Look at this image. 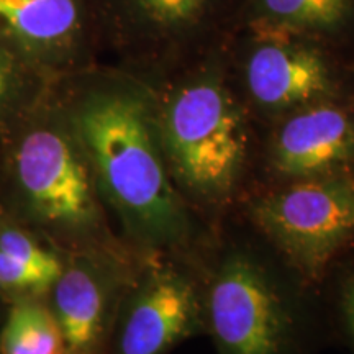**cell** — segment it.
Segmentation results:
<instances>
[{"label":"cell","instance_id":"4fadbf2b","mask_svg":"<svg viewBox=\"0 0 354 354\" xmlns=\"http://www.w3.org/2000/svg\"><path fill=\"white\" fill-rule=\"evenodd\" d=\"M353 10V0H256V13L274 32H335Z\"/></svg>","mask_w":354,"mask_h":354},{"label":"cell","instance_id":"3957f363","mask_svg":"<svg viewBox=\"0 0 354 354\" xmlns=\"http://www.w3.org/2000/svg\"><path fill=\"white\" fill-rule=\"evenodd\" d=\"M171 177L184 201L214 209L236 196L245 179L250 136L245 113L215 74L180 84L158 109Z\"/></svg>","mask_w":354,"mask_h":354},{"label":"cell","instance_id":"7c38bea8","mask_svg":"<svg viewBox=\"0 0 354 354\" xmlns=\"http://www.w3.org/2000/svg\"><path fill=\"white\" fill-rule=\"evenodd\" d=\"M0 354H68L46 297L15 300L0 330Z\"/></svg>","mask_w":354,"mask_h":354},{"label":"cell","instance_id":"2e32d148","mask_svg":"<svg viewBox=\"0 0 354 354\" xmlns=\"http://www.w3.org/2000/svg\"><path fill=\"white\" fill-rule=\"evenodd\" d=\"M342 318L344 333L354 349V276L349 277L342 290Z\"/></svg>","mask_w":354,"mask_h":354},{"label":"cell","instance_id":"7a4b0ae2","mask_svg":"<svg viewBox=\"0 0 354 354\" xmlns=\"http://www.w3.org/2000/svg\"><path fill=\"white\" fill-rule=\"evenodd\" d=\"M6 210L61 253L117 246L94 171L63 110L38 105L7 138Z\"/></svg>","mask_w":354,"mask_h":354},{"label":"cell","instance_id":"9c48e42d","mask_svg":"<svg viewBox=\"0 0 354 354\" xmlns=\"http://www.w3.org/2000/svg\"><path fill=\"white\" fill-rule=\"evenodd\" d=\"M246 87L268 112H294L328 100L333 92L330 68L312 48L269 38L248 56Z\"/></svg>","mask_w":354,"mask_h":354},{"label":"cell","instance_id":"8fae6325","mask_svg":"<svg viewBox=\"0 0 354 354\" xmlns=\"http://www.w3.org/2000/svg\"><path fill=\"white\" fill-rule=\"evenodd\" d=\"M63 266L64 253L0 209V299L46 297Z\"/></svg>","mask_w":354,"mask_h":354},{"label":"cell","instance_id":"5bb4252c","mask_svg":"<svg viewBox=\"0 0 354 354\" xmlns=\"http://www.w3.org/2000/svg\"><path fill=\"white\" fill-rule=\"evenodd\" d=\"M30 74L32 69L0 46V131L6 138L37 107Z\"/></svg>","mask_w":354,"mask_h":354},{"label":"cell","instance_id":"8992f818","mask_svg":"<svg viewBox=\"0 0 354 354\" xmlns=\"http://www.w3.org/2000/svg\"><path fill=\"white\" fill-rule=\"evenodd\" d=\"M136 272L110 331L109 354H171L205 333L203 294L174 263L154 259Z\"/></svg>","mask_w":354,"mask_h":354},{"label":"cell","instance_id":"ba28073f","mask_svg":"<svg viewBox=\"0 0 354 354\" xmlns=\"http://www.w3.org/2000/svg\"><path fill=\"white\" fill-rule=\"evenodd\" d=\"M269 165L286 183L354 169V118L323 100L294 110L274 133Z\"/></svg>","mask_w":354,"mask_h":354},{"label":"cell","instance_id":"9a60e30c","mask_svg":"<svg viewBox=\"0 0 354 354\" xmlns=\"http://www.w3.org/2000/svg\"><path fill=\"white\" fill-rule=\"evenodd\" d=\"M136 19L158 32L174 33L201 20L209 0H127Z\"/></svg>","mask_w":354,"mask_h":354},{"label":"cell","instance_id":"30bf717a","mask_svg":"<svg viewBox=\"0 0 354 354\" xmlns=\"http://www.w3.org/2000/svg\"><path fill=\"white\" fill-rule=\"evenodd\" d=\"M81 33V0H0V46L33 73L68 63Z\"/></svg>","mask_w":354,"mask_h":354},{"label":"cell","instance_id":"277c9868","mask_svg":"<svg viewBox=\"0 0 354 354\" xmlns=\"http://www.w3.org/2000/svg\"><path fill=\"white\" fill-rule=\"evenodd\" d=\"M203 304L216 354H313L318 346L290 284L253 248L232 246L220 256Z\"/></svg>","mask_w":354,"mask_h":354},{"label":"cell","instance_id":"6da1fadb","mask_svg":"<svg viewBox=\"0 0 354 354\" xmlns=\"http://www.w3.org/2000/svg\"><path fill=\"white\" fill-rule=\"evenodd\" d=\"M63 112L128 240L151 256L187 245L192 220L167 167L151 97L130 82H99Z\"/></svg>","mask_w":354,"mask_h":354},{"label":"cell","instance_id":"5b68a950","mask_svg":"<svg viewBox=\"0 0 354 354\" xmlns=\"http://www.w3.org/2000/svg\"><path fill=\"white\" fill-rule=\"evenodd\" d=\"M250 215L300 276L318 279L354 238V169L287 183L256 198Z\"/></svg>","mask_w":354,"mask_h":354},{"label":"cell","instance_id":"52a82bcc","mask_svg":"<svg viewBox=\"0 0 354 354\" xmlns=\"http://www.w3.org/2000/svg\"><path fill=\"white\" fill-rule=\"evenodd\" d=\"M120 245L64 253L46 300L63 331L68 354L105 349L123 295L135 279Z\"/></svg>","mask_w":354,"mask_h":354}]
</instances>
